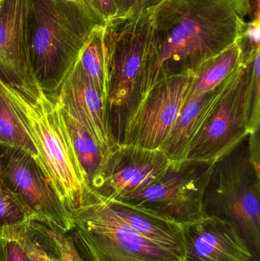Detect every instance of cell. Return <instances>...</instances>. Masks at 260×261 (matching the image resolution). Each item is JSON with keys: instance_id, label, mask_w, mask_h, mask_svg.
Returning <instances> with one entry per match:
<instances>
[{"instance_id": "18", "label": "cell", "mask_w": 260, "mask_h": 261, "mask_svg": "<svg viewBox=\"0 0 260 261\" xmlns=\"http://www.w3.org/2000/svg\"><path fill=\"white\" fill-rule=\"evenodd\" d=\"M243 63L241 38L219 55L205 61L195 73L185 101L218 88Z\"/></svg>"}, {"instance_id": "27", "label": "cell", "mask_w": 260, "mask_h": 261, "mask_svg": "<svg viewBox=\"0 0 260 261\" xmlns=\"http://www.w3.org/2000/svg\"><path fill=\"white\" fill-rule=\"evenodd\" d=\"M248 144L250 160L255 167L260 170L259 130L249 135Z\"/></svg>"}, {"instance_id": "4", "label": "cell", "mask_w": 260, "mask_h": 261, "mask_svg": "<svg viewBox=\"0 0 260 261\" xmlns=\"http://www.w3.org/2000/svg\"><path fill=\"white\" fill-rule=\"evenodd\" d=\"M5 87L66 208L70 212L83 205L95 193L85 181L56 101L42 90L35 100H28L14 89Z\"/></svg>"}, {"instance_id": "26", "label": "cell", "mask_w": 260, "mask_h": 261, "mask_svg": "<svg viewBox=\"0 0 260 261\" xmlns=\"http://www.w3.org/2000/svg\"><path fill=\"white\" fill-rule=\"evenodd\" d=\"M82 2L105 24L119 16L123 10V0H82Z\"/></svg>"}, {"instance_id": "11", "label": "cell", "mask_w": 260, "mask_h": 261, "mask_svg": "<svg viewBox=\"0 0 260 261\" xmlns=\"http://www.w3.org/2000/svg\"><path fill=\"white\" fill-rule=\"evenodd\" d=\"M32 0H3L0 6V81L28 100L41 90L31 65L27 17Z\"/></svg>"}, {"instance_id": "14", "label": "cell", "mask_w": 260, "mask_h": 261, "mask_svg": "<svg viewBox=\"0 0 260 261\" xmlns=\"http://www.w3.org/2000/svg\"><path fill=\"white\" fill-rule=\"evenodd\" d=\"M183 261H252L247 242L227 221L215 216L182 227Z\"/></svg>"}, {"instance_id": "16", "label": "cell", "mask_w": 260, "mask_h": 261, "mask_svg": "<svg viewBox=\"0 0 260 261\" xmlns=\"http://www.w3.org/2000/svg\"><path fill=\"white\" fill-rule=\"evenodd\" d=\"M22 242L32 261H85L70 232L38 221L22 225Z\"/></svg>"}, {"instance_id": "5", "label": "cell", "mask_w": 260, "mask_h": 261, "mask_svg": "<svg viewBox=\"0 0 260 261\" xmlns=\"http://www.w3.org/2000/svg\"><path fill=\"white\" fill-rule=\"evenodd\" d=\"M248 136L214 164L203 204L208 216L229 222L259 257L260 170L250 160Z\"/></svg>"}, {"instance_id": "9", "label": "cell", "mask_w": 260, "mask_h": 261, "mask_svg": "<svg viewBox=\"0 0 260 261\" xmlns=\"http://www.w3.org/2000/svg\"><path fill=\"white\" fill-rule=\"evenodd\" d=\"M0 178L32 210L36 221L66 232L71 231L70 211L32 155L21 149L0 144Z\"/></svg>"}, {"instance_id": "25", "label": "cell", "mask_w": 260, "mask_h": 261, "mask_svg": "<svg viewBox=\"0 0 260 261\" xmlns=\"http://www.w3.org/2000/svg\"><path fill=\"white\" fill-rule=\"evenodd\" d=\"M241 41L243 62L246 63L260 52V18L246 21Z\"/></svg>"}, {"instance_id": "20", "label": "cell", "mask_w": 260, "mask_h": 261, "mask_svg": "<svg viewBox=\"0 0 260 261\" xmlns=\"http://www.w3.org/2000/svg\"><path fill=\"white\" fill-rule=\"evenodd\" d=\"M0 144L21 149L32 155L44 169L38 148L21 120L4 84L0 81ZM45 171V170H44Z\"/></svg>"}, {"instance_id": "8", "label": "cell", "mask_w": 260, "mask_h": 261, "mask_svg": "<svg viewBox=\"0 0 260 261\" xmlns=\"http://www.w3.org/2000/svg\"><path fill=\"white\" fill-rule=\"evenodd\" d=\"M244 62L223 82L215 102L188 147L186 159L215 164L249 135Z\"/></svg>"}, {"instance_id": "30", "label": "cell", "mask_w": 260, "mask_h": 261, "mask_svg": "<svg viewBox=\"0 0 260 261\" xmlns=\"http://www.w3.org/2000/svg\"><path fill=\"white\" fill-rule=\"evenodd\" d=\"M2 2H3V0H0V6H1Z\"/></svg>"}, {"instance_id": "10", "label": "cell", "mask_w": 260, "mask_h": 261, "mask_svg": "<svg viewBox=\"0 0 260 261\" xmlns=\"http://www.w3.org/2000/svg\"><path fill=\"white\" fill-rule=\"evenodd\" d=\"M194 76L186 73L158 81L128 118L121 144L160 150L178 118Z\"/></svg>"}, {"instance_id": "3", "label": "cell", "mask_w": 260, "mask_h": 261, "mask_svg": "<svg viewBox=\"0 0 260 261\" xmlns=\"http://www.w3.org/2000/svg\"><path fill=\"white\" fill-rule=\"evenodd\" d=\"M108 127L121 144L125 124L140 100L143 72L154 41L149 7L137 6L104 25Z\"/></svg>"}, {"instance_id": "29", "label": "cell", "mask_w": 260, "mask_h": 261, "mask_svg": "<svg viewBox=\"0 0 260 261\" xmlns=\"http://www.w3.org/2000/svg\"><path fill=\"white\" fill-rule=\"evenodd\" d=\"M248 6L249 17L250 20L260 18V2L259 0H247Z\"/></svg>"}, {"instance_id": "19", "label": "cell", "mask_w": 260, "mask_h": 261, "mask_svg": "<svg viewBox=\"0 0 260 261\" xmlns=\"http://www.w3.org/2000/svg\"><path fill=\"white\" fill-rule=\"evenodd\" d=\"M58 107L70 135L75 153L83 171L85 181L91 189L92 185L105 164L106 156L82 124L73 115L61 108L59 105Z\"/></svg>"}, {"instance_id": "12", "label": "cell", "mask_w": 260, "mask_h": 261, "mask_svg": "<svg viewBox=\"0 0 260 261\" xmlns=\"http://www.w3.org/2000/svg\"><path fill=\"white\" fill-rule=\"evenodd\" d=\"M169 163L161 150L119 144L107 158L91 190L103 200H119L157 180Z\"/></svg>"}, {"instance_id": "17", "label": "cell", "mask_w": 260, "mask_h": 261, "mask_svg": "<svg viewBox=\"0 0 260 261\" xmlns=\"http://www.w3.org/2000/svg\"><path fill=\"white\" fill-rule=\"evenodd\" d=\"M222 84L213 91L185 101L175 124L160 149L169 161L186 159L189 144L216 99Z\"/></svg>"}, {"instance_id": "32", "label": "cell", "mask_w": 260, "mask_h": 261, "mask_svg": "<svg viewBox=\"0 0 260 261\" xmlns=\"http://www.w3.org/2000/svg\"><path fill=\"white\" fill-rule=\"evenodd\" d=\"M252 261H253V260H252Z\"/></svg>"}, {"instance_id": "1", "label": "cell", "mask_w": 260, "mask_h": 261, "mask_svg": "<svg viewBox=\"0 0 260 261\" xmlns=\"http://www.w3.org/2000/svg\"><path fill=\"white\" fill-rule=\"evenodd\" d=\"M149 8L154 41L140 100L158 81L195 73L236 42L249 15L247 0H160Z\"/></svg>"}, {"instance_id": "22", "label": "cell", "mask_w": 260, "mask_h": 261, "mask_svg": "<svg viewBox=\"0 0 260 261\" xmlns=\"http://www.w3.org/2000/svg\"><path fill=\"white\" fill-rule=\"evenodd\" d=\"M260 52L247 62L245 110L250 134L259 130L260 126Z\"/></svg>"}, {"instance_id": "28", "label": "cell", "mask_w": 260, "mask_h": 261, "mask_svg": "<svg viewBox=\"0 0 260 261\" xmlns=\"http://www.w3.org/2000/svg\"><path fill=\"white\" fill-rule=\"evenodd\" d=\"M160 0H123V10L122 13L126 12L132 8L136 6H143V7H151Z\"/></svg>"}, {"instance_id": "6", "label": "cell", "mask_w": 260, "mask_h": 261, "mask_svg": "<svg viewBox=\"0 0 260 261\" xmlns=\"http://www.w3.org/2000/svg\"><path fill=\"white\" fill-rule=\"evenodd\" d=\"M70 213L69 232L85 261H183L139 234L96 195Z\"/></svg>"}, {"instance_id": "2", "label": "cell", "mask_w": 260, "mask_h": 261, "mask_svg": "<svg viewBox=\"0 0 260 261\" xmlns=\"http://www.w3.org/2000/svg\"><path fill=\"white\" fill-rule=\"evenodd\" d=\"M103 22L82 0H32L27 17L31 65L38 87L54 98L94 30Z\"/></svg>"}, {"instance_id": "24", "label": "cell", "mask_w": 260, "mask_h": 261, "mask_svg": "<svg viewBox=\"0 0 260 261\" xmlns=\"http://www.w3.org/2000/svg\"><path fill=\"white\" fill-rule=\"evenodd\" d=\"M23 225L0 229V261H32L23 245Z\"/></svg>"}, {"instance_id": "13", "label": "cell", "mask_w": 260, "mask_h": 261, "mask_svg": "<svg viewBox=\"0 0 260 261\" xmlns=\"http://www.w3.org/2000/svg\"><path fill=\"white\" fill-rule=\"evenodd\" d=\"M90 132L105 156L119 144L108 127L106 101L76 61L53 98Z\"/></svg>"}, {"instance_id": "23", "label": "cell", "mask_w": 260, "mask_h": 261, "mask_svg": "<svg viewBox=\"0 0 260 261\" xmlns=\"http://www.w3.org/2000/svg\"><path fill=\"white\" fill-rule=\"evenodd\" d=\"M34 220L32 210L0 178V229Z\"/></svg>"}, {"instance_id": "21", "label": "cell", "mask_w": 260, "mask_h": 261, "mask_svg": "<svg viewBox=\"0 0 260 261\" xmlns=\"http://www.w3.org/2000/svg\"><path fill=\"white\" fill-rule=\"evenodd\" d=\"M103 34L104 25L94 30L82 49L77 63L106 101L107 68Z\"/></svg>"}, {"instance_id": "31", "label": "cell", "mask_w": 260, "mask_h": 261, "mask_svg": "<svg viewBox=\"0 0 260 261\" xmlns=\"http://www.w3.org/2000/svg\"><path fill=\"white\" fill-rule=\"evenodd\" d=\"M70 1H71V0H70Z\"/></svg>"}, {"instance_id": "7", "label": "cell", "mask_w": 260, "mask_h": 261, "mask_svg": "<svg viewBox=\"0 0 260 261\" xmlns=\"http://www.w3.org/2000/svg\"><path fill=\"white\" fill-rule=\"evenodd\" d=\"M213 167L203 161H170L157 180L115 201L181 227L189 225L208 217L203 199Z\"/></svg>"}, {"instance_id": "15", "label": "cell", "mask_w": 260, "mask_h": 261, "mask_svg": "<svg viewBox=\"0 0 260 261\" xmlns=\"http://www.w3.org/2000/svg\"><path fill=\"white\" fill-rule=\"evenodd\" d=\"M104 201L116 216L139 234L174 253L183 260L184 244L181 226L119 201Z\"/></svg>"}]
</instances>
